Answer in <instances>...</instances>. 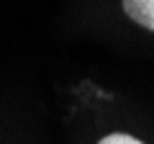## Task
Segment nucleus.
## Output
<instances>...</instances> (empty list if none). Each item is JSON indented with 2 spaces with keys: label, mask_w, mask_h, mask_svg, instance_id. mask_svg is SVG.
Returning <instances> with one entry per match:
<instances>
[{
  "label": "nucleus",
  "mask_w": 154,
  "mask_h": 144,
  "mask_svg": "<svg viewBox=\"0 0 154 144\" xmlns=\"http://www.w3.org/2000/svg\"><path fill=\"white\" fill-rule=\"evenodd\" d=\"M123 11L139 26L154 31V0H123Z\"/></svg>",
  "instance_id": "nucleus-1"
},
{
  "label": "nucleus",
  "mask_w": 154,
  "mask_h": 144,
  "mask_svg": "<svg viewBox=\"0 0 154 144\" xmlns=\"http://www.w3.org/2000/svg\"><path fill=\"white\" fill-rule=\"evenodd\" d=\"M98 144H144V142H139V139L131 136V134H108V136L100 139Z\"/></svg>",
  "instance_id": "nucleus-2"
}]
</instances>
